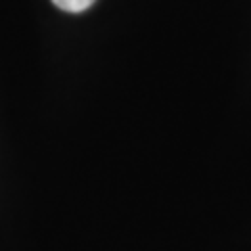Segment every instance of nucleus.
<instances>
[{
  "label": "nucleus",
  "mask_w": 251,
  "mask_h": 251,
  "mask_svg": "<svg viewBox=\"0 0 251 251\" xmlns=\"http://www.w3.org/2000/svg\"><path fill=\"white\" fill-rule=\"evenodd\" d=\"M94 2H97V0H52V4L65 13H84V11H88Z\"/></svg>",
  "instance_id": "obj_1"
}]
</instances>
